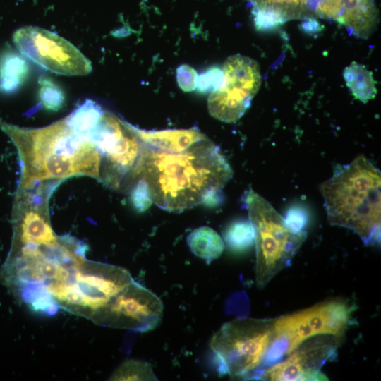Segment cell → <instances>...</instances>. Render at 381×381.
<instances>
[{
  "label": "cell",
  "instance_id": "7c38bea8",
  "mask_svg": "<svg viewBox=\"0 0 381 381\" xmlns=\"http://www.w3.org/2000/svg\"><path fill=\"white\" fill-rule=\"evenodd\" d=\"M222 70L224 75L222 87L237 90L253 98L261 84V74L256 61L235 54L226 60Z\"/></svg>",
  "mask_w": 381,
  "mask_h": 381
},
{
  "label": "cell",
  "instance_id": "5bb4252c",
  "mask_svg": "<svg viewBox=\"0 0 381 381\" xmlns=\"http://www.w3.org/2000/svg\"><path fill=\"white\" fill-rule=\"evenodd\" d=\"M252 99L238 91L221 87L210 94L208 111L212 116L221 121L233 123L245 114Z\"/></svg>",
  "mask_w": 381,
  "mask_h": 381
},
{
  "label": "cell",
  "instance_id": "8fae6325",
  "mask_svg": "<svg viewBox=\"0 0 381 381\" xmlns=\"http://www.w3.org/2000/svg\"><path fill=\"white\" fill-rule=\"evenodd\" d=\"M373 0H318L316 15L345 26L354 35L368 37L377 23Z\"/></svg>",
  "mask_w": 381,
  "mask_h": 381
},
{
  "label": "cell",
  "instance_id": "ffe728a7",
  "mask_svg": "<svg viewBox=\"0 0 381 381\" xmlns=\"http://www.w3.org/2000/svg\"><path fill=\"white\" fill-rule=\"evenodd\" d=\"M150 363L130 359L122 363L110 376L109 380H157Z\"/></svg>",
  "mask_w": 381,
  "mask_h": 381
},
{
  "label": "cell",
  "instance_id": "30bf717a",
  "mask_svg": "<svg viewBox=\"0 0 381 381\" xmlns=\"http://www.w3.org/2000/svg\"><path fill=\"white\" fill-rule=\"evenodd\" d=\"M298 346L289 357L266 369L260 380L281 381L328 380L322 366L337 356L339 337L316 336Z\"/></svg>",
  "mask_w": 381,
  "mask_h": 381
},
{
  "label": "cell",
  "instance_id": "e0dca14e",
  "mask_svg": "<svg viewBox=\"0 0 381 381\" xmlns=\"http://www.w3.org/2000/svg\"><path fill=\"white\" fill-rule=\"evenodd\" d=\"M188 245L193 254L210 263L224 251V244L220 236L209 226H200L187 237Z\"/></svg>",
  "mask_w": 381,
  "mask_h": 381
},
{
  "label": "cell",
  "instance_id": "9a60e30c",
  "mask_svg": "<svg viewBox=\"0 0 381 381\" xmlns=\"http://www.w3.org/2000/svg\"><path fill=\"white\" fill-rule=\"evenodd\" d=\"M346 86L356 99L367 103L375 98L377 90L373 72L365 66L352 61L343 71Z\"/></svg>",
  "mask_w": 381,
  "mask_h": 381
},
{
  "label": "cell",
  "instance_id": "8992f818",
  "mask_svg": "<svg viewBox=\"0 0 381 381\" xmlns=\"http://www.w3.org/2000/svg\"><path fill=\"white\" fill-rule=\"evenodd\" d=\"M353 305L344 299L322 302L274 320L273 334L264 356L272 366L311 337L330 334L341 337L351 324Z\"/></svg>",
  "mask_w": 381,
  "mask_h": 381
},
{
  "label": "cell",
  "instance_id": "ac0fdd59",
  "mask_svg": "<svg viewBox=\"0 0 381 381\" xmlns=\"http://www.w3.org/2000/svg\"><path fill=\"white\" fill-rule=\"evenodd\" d=\"M103 112L95 101L87 99L65 119L73 132L87 136L97 126Z\"/></svg>",
  "mask_w": 381,
  "mask_h": 381
},
{
  "label": "cell",
  "instance_id": "9c48e42d",
  "mask_svg": "<svg viewBox=\"0 0 381 381\" xmlns=\"http://www.w3.org/2000/svg\"><path fill=\"white\" fill-rule=\"evenodd\" d=\"M163 315V303L152 291L133 280L120 291L94 320L97 325L146 332Z\"/></svg>",
  "mask_w": 381,
  "mask_h": 381
},
{
  "label": "cell",
  "instance_id": "7402d4cb",
  "mask_svg": "<svg viewBox=\"0 0 381 381\" xmlns=\"http://www.w3.org/2000/svg\"><path fill=\"white\" fill-rule=\"evenodd\" d=\"M252 14L255 28L260 31L273 30L288 21L282 13L272 8H253Z\"/></svg>",
  "mask_w": 381,
  "mask_h": 381
},
{
  "label": "cell",
  "instance_id": "ba28073f",
  "mask_svg": "<svg viewBox=\"0 0 381 381\" xmlns=\"http://www.w3.org/2000/svg\"><path fill=\"white\" fill-rule=\"evenodd\" d=\"M13 42L19 52L43 68L64 75H85L91 62L73 44L46 29L25 26L16 30Z\"/></svg>",
  "mask_w": 381,
  "mask_h": 381
},
{
  "label": "cell",
  "instance_id": "6da1fadb",
  "mask_svg": "<svg viewBox=\"0 0 381 381\" xmlns=\"http://www.w3.org/2000/svg\"><path fill=\"white\" fill-rule=\"evenodd\" d=\"M144 144V143H143ZM233 174L219 147L208 138L181 152L144 144L135 182L144 179L152 202L168 212H181L220 191Z\"/></svg>",
  "mask_w": 381,
  "mask_h": 381
},
{
  "label": "cell",
  "instance_id": "3957f363",
  "mask_svg": "<svg viewBox=\"0 0 381 381\" xmlns=\"http://www.w3.org/2000/svg\"><path fill=\"white\" fill-rule=\"evenodd\" d=\"M381 174L360 155L320 185L330 224L349 229L366 245L380 242Z\"/></svg>",
  "mask_w": 381,
  "mask_h": 381
},
{
  "label": "cell",
  "instance_id": "d6986e66",
  "mask_svg": "<svg viewBox=\"0 0 381 381\" xmlns=\"http://www.w3.org/2000/svg\"><path fill=\"white\" fill-rule=\"evenodd\" d=\"M224 239L229 248L236 253H242L255 243V233L251 222L238 220L231 223L224 232Z\"/></svg>",
  "mask_w": 381,
  "mask_h": 381
},
{
  "label": "cell",
  "instance_id": "484cf974",
  "mask_svg": "<svg viewBox=\"0 0 381 381\" xmlns=\"http://www.w3.org/2000/svg\"><path fill=\"white\" fill-rule=\"evenodd\" d=\"M198 75L191 66L183 64L176 69V80L179 87L186 92H190L196 88Z\"/></svg>",
  "mask_w": 381,
  "mask_h": 381
},
{
  "label": "cell",
  "instance_id": "cb8c5ba5",
  "mask_svg": "<svg viewBox=\"0 0 381 381\" xmlns=\"http://www.w3.org/2000/svg\"><path fill=\"white\" fill-rule=\"evenodd\" d=\"M130 201L139 212L147 210L152 205V200L146 181L143 179H138L130 193Z\"/></svg>",
  "mask_w": 381,
  "mask_h": 381
},
{
  "label": "cell",
  "instance_id": "7a4b0ae2",
  "mask_svg": "<svg viewBox=\"0 0 381 381\" xmlns=\"http://www.w3.org/2000/svg\"><path fill=\"white\" fill-rule=\"evenodd\" d=\"M0 128L17 148L21 167L18 189L48 179L87 176L101 180L102 157L90 140L73 132L66 119L39 128H27L0 119Z\"/></svg>",
  "mask_w": 381,
  "mask_h": 381
},
{
  "label": "cell",
  "instance_id": "4fadbf2b",
  "mask_svg": "<svg viewBox=\"0 0 381 381\" xmlns=\"http://www.w3.org/2000/svg\"><path fill=\"white\" fill-rule=\"evenodd\" d=\"M131 126L133 132L145 145L167 152H183L194 144L207 138L195 128L148 131Z\"/></svg>",
  "mask_w": 381,
  "mask_h": 381
},
{
  "label": "cell",
  "instance_id": "277c9868",
  "mask_svg": "<svg viewBox=\"0 0 381 381\" xmlns=\"http://www.w3.org/2000/svg\"><path fill=\"white\" fill-rule=\"evenodd\" d=\"M243 201L255 233V282L258 288H263L291 265L307 234L306 231L291 232L284 218L252 189L246 193Z\"/></svg>",
  "mask_w": 381,
  "mask_h": 381
},
{
  "label": "cell",
  "instance_id": "44dd1931",
  "mask_svg": "<svg viewBox=\"0 0 381 381\" xmlns=\"http://www.w3.org/2000/svg\"><path fill=\"white\" fill-rule=\"evenodd\" d=\"M39 98L44 108L52 111L60 110L65 104V94L61 87L49 77L39 80Z\"/></svg>",
  "mask_w": 381,
  "mask_h": 381
},
{
  "label": "cell",
  "instance_id": "5b68a950",
  "mask_svg": "<svg viewBox=\"0 0 381 381\" xmlns=\"http://www.w3.org/2000/svg\"><path fill=\"white\" fill-rule=\"evenodd\" d=\"M274 322V320L248 318L223 324L210 341L219 375L257 380L272 337Z\"/></svg>",
  "mask_w": 381,
  "mask_h": 381
},
{
  "label": "cell",
  "instance_id": "603a6c76",
  "mask_svg": "<svg viewBox=\"0 0 381 381\" xmlns=\"http://www.w3.org/2000/svg\"><path fill=\"white\" fill-rule=\"evenodd\" d=\"M223 70L212 66L198 76L197 90L202 94L211 93L219 89L224 83Z\"/></svg>",
  "mask_w": 381,
  "mask_h": 381
},
{
  "label": "cell",
  "instance_id": "d4e9b609",
  "mask_svg": "<svg viewBox=\"0 0 381 381\" xmlns=\"http://www.w3.org/2000/svg\"><path fill=\"white\" fill-rule=\"evenodd\" d=\"M288 229L293 233H300L305 231L308 217L304 209L298 207L290 208L284 218Z\"/></svg>",
  "mask_w": 381,
  "mask_h": 381
},
{
  "label": "cell",
  "instance_id": "52a82bcc",
  "mask_svg": "<svg viewBox=\"0 0 381 381\" xmlns=\"http://www.w3.org/2000/svg\"><path fill=\"white\" fill-rule=\"evenodd\" d=\"M133 280L129 271L121 267L86 258L56 306L93 322L112 298Z\"/></svg>",
  "mask_w": 381,
  "mask_h": 381
},
{
  "label": "cell",
  "instance_id": "2e32d148",
  "mask_svg": "<svg viewBox=\"0 0 381 381\" xmlns=\"http://www.w3.org/2000/svg\"><path fill=\"white\" fill-rule=\"evenodd\" d=\"M29 72L27 61L20 54L7 52L0 58V91L12 93L25 82Z\"/></svg>",
  "mask_w": 381,
  "mask_h": 381
},
{
  "label": "cell",
  "instance_id": "4316f807",
  "mask_svg": "<svg viewBox=\"0 0 381 381\" xmlns=\"http://www.w3.org/2000/svg\"><path fill=\"white\" fill-rule=\"evenodd\" d=\"M321 25L313 18L306 19L301 26L306 32H315L321 29Z\"/></svg>",
  "mask_w": 381,
  "mask_h": 381
}]
</instances>
